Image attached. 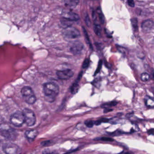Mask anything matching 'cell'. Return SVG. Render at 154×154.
Masks as SVG:
<instances>
[{"mask_svg":"<svg viewBox=\"0 0 154 154\" xmlns=\"http://www.w3.org/2000/svg\"><path fill=\"white\" fill-rule=\"evenodd\" d=\"M43 91L46 100L52 102L55 101L59 93V88L54 82H46L43 85Z\"/></svg>","mask_w":154,"mask_h":154,"instance_id":"6da1fadb","label":"cell"},{"mask_svg":"<svg viewBox=\"0 0 154 154\" xmlns=\"http://www.w3.org/2000/svg\"><path fill=\"white\" fill-rule=\"evenodd\" d=\"M21 93L26 103L30 105L34 104L36 101V97L31 88L25 86L22 88Z\"/></svg>","mask_w":154,"mask_h":154,"instance_id":"7a4b0ae2","label":"cell"},{"mask_svg":"<svg viewBox=\"0 0 154 154\" xmlns=\"http://www.w3.org/2000/svg\"><path fill=\"white\" fill-rule=\"evenodd\" d=\"M0 132L1 134L8 140L14 141L17 138V132L8 126L2 127L0 128Z\"/></svg>","mask_w":154,"mask_h":154,"instance_id":"3957f363","label":"cell"},{"mask_svg":"<svg viewBox=\"0 0 154 154\" xmlns=\"http://www.w3.org/2000/svg\"><path fill=\"white\" fill-rule=\"evenodd\" d=\"M11 123L14 126L20 127L25 123L24 115L23 112L17 111L11 116L10 118Z\"/></svg>","mask_w":154,"mask_h":154,"instance_id":"277c9868","label":"cell"},{"mask_svg":"<svg viewBox=\"0 0 154 154\" xmlns=\"http://www.w3.org/2000/svg\"><path fill=\"white\" fill-rule=\"evenodd\" d=\"M24 115L25 123L28 126H32L36 123V118L34 112L28 108H25L23 110Z\"/></svg>","mask_w":154,"mask_h":154,"instance_id":"5b68a950","label":"cell"},{"mask_svg":"<svg viewBox=\"0 0 154 154\" xmlns=\"http://www.w3.org/2000/svg\"><path fill=\"white\" fill-rule=\"evenodd\" d=\"M62 33L64 38L68 39L77 38L80 36L79 31L77 29L71 26L65 28Z\"/></svg>","mask_w":154,"mask_h":154,"instance_id":"8992f818","label":"cell"},{"mask_svg":"<svg viewBox=\"0 0 154 154\" xmlns=\"http://www.w3.org/2000/svg\"><path fill=\"white\" fill-rule=\"evenodd\" d=\"M3 150L6 154H21V149L20 146L13 143H7L3 146Z\"/></svg>","mask_w":154,"mask_h":154,"instance_id":"52a82bcc","label":"cell"},{"mask_svg":"<svg viewBox=\"0 0 154 154\" xmlns=\"http://www.w3.org/2000/svg\"><path fill=\"white\" fill-rule=\"evenodd\" d=\"M69 47L70 51L74 55H79L84 48L83 44L79 41L70 42Z\"/></svg>","mask_w":154,"mask_h":154,"instance_id":"ba28073f","label":"cell"},{"mask_svg":"<svg viewBox=\"0 0 154 154\" xmlns=\"http://www.w3.org/2000/svg\"><path fill=\"white\" fill-rule=\"evenodd\" d=\"M74 75V72L70 69L59 70L57 72L58 78L61 80L68 79L73 77Z\"/></svg>","mask_w":154,"mask_h":154,"instance_id":"9c48e42d","label":"cell"},{"mask_svg":"<svg viewBox=\"0 0 154 154\" xmlns=\"http://www.w3.org/2000/svg\"><path fill=\"white\" fill-rule=\"evenodd\" d=\"M154 26V22L151 20H147L144 21L142 23L141 28L144 32H149L152 29Z\"/></svg>","mask_w":154,"mask_h":154,"instance_id":"30bf717a","label":"cell"},{"mask_svg":"<svg viewBox=\"0 0 154 154\" xmlns=\"http://www.w3.org/2000/svg\"><path fill=\"white\" fill-rule=\"evenodd\" d=\"M63 19H66L69 21H76L79 19V15L72 12H65L63 13Z\"/></svg>","mask_w":154,"mask_h":154,"instance_id":"8fae6325","label":"cell"},{"mask_svg":"<svg viewBox=\"0 0 154 154\" xmlns=\"http://www.w3.org/2000/svg\"><path fill=\"white\" fill-rule=\"evenodd\" d=\"M25 134L28 140L33 141L38 134V132L35 129H32V130H28L26 131L25 132Z\"/></svg>","mask_w":154,"mask_h":154,"instance_id":"7c38bea8","label":"cell"},{"mask_svg":"<svg viewBox=\"0 0 154 154\" xmlns=\"http://www.w3.org/2000/svg\"><path fill=\"white\" fill-rule=\"evenodd\" d=\"M66 6L70 8H75L79 4V0H63Z\"/></svg>","mask_w":154,"mask_h":154,"instance_id":"4fadbf2b","label":"cell"},{"mask_svg":"<svg viewBox=\"0 0 154 154\" xmlns=\"http://www.w3.org/2000/svg\"><path fill=\"white\" fill-rule=\"evenodd\" d=\"M145 101L147 106L154 107V100L149 96H146L145 98Z\"/></svg>","mask_w":154,"mask_h":154,"instance_id":"5bb4252c","label":"cell"},{"mask_svg":"<svg viewBox=\"0 0 154 154\" xmlns=\"http://www.w3.org/2000/svg\"><path fill=\"white\" fill-rule=\"evenodd\" d=\"M79 82H75V83H73V85L70 88V91H71V93L73 94H75L78 92V91H79Z\"/></svg>","mask_w":154,"mask_h":154,"instance_id":"9a60e30c","label":"cell"},{"mask_svg":"<svg viewBox=\"0 0 154 154\" xmlns=\"http://www.w3.org/2000/svg\"><path fill=\"white\" fill-rule=\"evenodd\" d=\"M94 30L95 33L97 36H100V34H101V28L99 24H97V23L94 24Z\"/></svg>","mask_w":154,"mask_h":154,"instance_id":"2e32d148","label":"cell"},{"mask_svg":"<svg viewBox=\"0 0 154 154\" xmlns=\"http://www.w3.org/2000/svg\"><path fill=\"white\" fill-rule=\"evenodd\" d=\"M97 14H98L99 18L100 23H101L102 24H103L104 22H105V19L101 9H100V8H98L97 10Z\"/></svg>","mask_w":154,"mask_h":154,"instance_id":"e0dca14e","label":"cell"},{"mask_svg":"<svg viewBox=\"0 0 154 154\" xmlns=\"http://www.w3.org/2000/svg\"><path fill=\"white\" fill-rule=\"evenodd\" d=\"M141 79L143 81H148L150 79V76L147 73H143L141 75Z\"/></svg>","mask_w":154,"mask_h":154,"instance_id":"ac0fdd59","label":"cell"},{"mask_svg":"<svg viewBox=\"0 0 154 154\" xmlns=\"http://www.w3.org/2000/svg\"><path fill=\"white\" fill-rule=\"evenodd\" d=\"M82 29H83V33H84V36L85 37V39H86V42L88 43V44H89L91 45L90 42L89 37L88 35V32H87V31L85 29V28H82Z\"/></svg>","mask_w":154,"mask_h":154,"instance_id":"d6986e66","label":"cell"},{"mask_svg":"<svg viewBox=\"0 0 154 154\" xmlns=\"http://www.w3.org/2000/svg\"><path fill=\"white\" fill-rule=\"evenodd\" d=\"M117 103L116 102H111L109 103H106V104H103L101 106V107L105 108H108L109 107L112 106H115L116 105Z\"/></svg>","mask_w":154,"mask_h":154,"instance_id":"ffe728a7","label":"cell"},{"mask_svg":"<svg viewBox=\"0 0 154 154\" xmlns=\"http://www.w3.org/2000/svg\"><path fill=\"white\" fill-rule=\"evenodd\" d=\"M85 124L86 126L88 128H91L93 126L95 123L92 120H86L85 122Z\"/></svg>","mask_w":154,"mask_h":154,"instance_id":"44dd1931","label":"cell"},{"mask_svg":"<svg viewBox=\"0 0 154 154\" xmlns=\"http://www.w3.org/2000/svg\"><path fill=\"white\" fill-rule=\"evenodd\" d=\"M90 60L88 59H86L83 61L82 64V67L83 69L87 68L89 66Z\"/></svg>","mask_w":154,"mask_h":154,"instance_id":"7402d4cb","label":"cell"},{"mask_svg":"<svg viewBox=\"0 0 154 154\" xmlns=\"http://www.w3.org/2000/svg\"><path fill=\"white\" fill-rule=\"evenodd\" d=\"M102 60H100L99 62L97 68V70L95 73V75H97V74L99 73L100 71V69H101V67H102Z\"/></svg>","mask_w":154,"mask_h":154,"instance_id":"603a6c76","label":"cell"},{"mask_svg":"<svg viewBox=\"0 0 154 154\" xmlns=\"http://www.w3.org/2000/svg\"><path fill=\"white\" fill-rule=\"evenodd\" d=\"M42 154H58L57 152L54 151H51L49 149H46L42 152Z\"/></svg>","mask_w":154,"mask_h":154,"instance_id":"cb8c5ba5","label":"cell"},{"mask_svg":"<svg viewBox=\"0 0 154 154\" xmlns=\"http://www.w3.org/2000/svg\"><path fill=\"white\" fill-rule=\"evenodd\" d=\"M132 24L134 28H136L137 26V21L136 19H133L132 21Z\"/></svg>","mask_w":154,"mask_h":154,"instance_id":"d4e9b609","label":"cell"},{"mask_svg":"<svg viewBox=\"0 0 154 154\" xmlns=\"http://www.w3.org/2000/svg\"><path fill=\"white\" fill-rule=\"evenodd\" d=\"M128 5L132 7H134L135 5L134 2V0H128Z\"/></svg>","mask_w":154,"mask_h":154,"instance_id":"484cf974","label":"cell"},{"mask_svg":"<svg viewBox=\"0 0 154 154\" xmlns=\"http://www.w3.org/2000/svg\"><path fill=\"white\" fill-rule=\"evenodd\" d=\"M82 75H83V72H80V73H79V75H78V77L77 78V79L75 82H79V81L81 79L82 77Z\"/></svg>","mask_w":154,"mask_h":154,"instance_id":"4316f807","label":"cell"},{"mask_svg":"<svg viewBox=\"0 0 154 154\" xmlns=\"http://www.w3.org/2000/svg\"><path fill=\"white\" fill-rule=\"evenodd\" d=\"M87 20H86V23H87L88 26H89L90 23V21L89 18L88 16L86 18Z\"/></svg>","mask_w":154,"mask_h":154,"instance_id":"83f0119b","label":"cell"},{"mask_svg":"<svg viewBox=\"0 0 154 154\" xmlns=\"http://www.w3.org/2000/svg\"><path fill=\"white\" fill-rule=\"evenodd\" d=\"M112 109H110L108 108H105V109H104V113H107L108 112H110V111H112Z\"/></svg>","mask_w":154,"mask_h":154,"instance_id":"f1b7e54d","label":"cell"}]
</instances>
